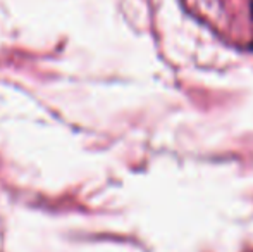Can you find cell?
Returning a JSON list of instances; mask_svg holds the SVG:
<instances>
[{"label":"cell","instance_id":"obj_1","mask_svg":"<svg viewBox=\"0 0 253 252\" xmlns=\"http://www.w3.org/2000/svg\"><path fill=\"white\" fill-rule=\"evenodd\" d=\"M252 16H253V2H252Z\"/></svg>","mask_w":253,"mask_h":252},{"label":"cell","instance_id":"obj_2","mask_svg":"<svg viewBox=\"0 0 253 252\" xmlns=\"http://www.w3.org/2000/svg\"><path fill=\"white\" fill-rule=\"evenodd\" d=\"M250 49H253V44H252V45H250Z\"/></svg>","mask_w":253,"mask_h":252}]
</instances>
